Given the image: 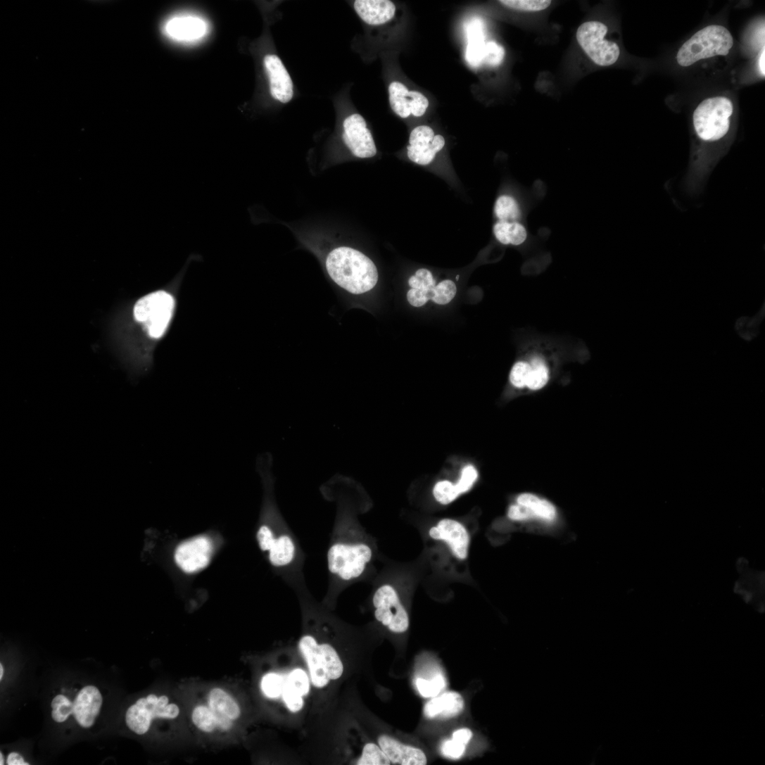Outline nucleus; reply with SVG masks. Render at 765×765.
Listing matches in <instances>:
<instances>
[{
	"mask_svg": "<svg viewBox=\"0 0 765 765\" xmlns=\"http://www.w3.org/2000/svg\"><path fill=\"white\" fill-rule=\"evenodd\" d=\"M323 496L336 502V515L327 553V601L364 580L375 552L361 526L362 490L351 479L336 477L321 489Z\"/></svg>",
	"mask_w": 765,
	"mask_h": 765,
	"instance_id": "obj_1",
	"label": "nucleus"
},
{
	"mask_svg": "<svg viewBox=\"0 0 765 765\" xmlns=\"http://www.w3.org/2000/svg\"><path fill=\"white\" fill-rule=\"evenodd\" d=\"M272 460L267 455L258 461V470L267 491L264 506V522L270 527L273 543L267 552L270 564L284 571L286 581L298 579L304 576L305 555L301 543L279 514L272 498L274 477L271 470Z\"/></svg>",
	"mask_w": 765,
	"mask_h": 765,
	"instance_id": "obj_2",
	"label": "nucleus"
},
{
	"mask_svg": "<svg viewBox=\"0 0 765 765\" xmlns=\"http://www.w3.org/2000/svg\"><path fill=\"white\" fill-rule=\"evenodd\" d=\"M326 268L337 284L353 294L369 291L379 279L374 263L361 252L350 248L333 251L327 258Z\"/></svg>",
	"mask_w": 765,
	"mask_h": 765,
	"instance_id": "obj_3",
	"label": "nucleus"
},
{
	"mask_svg": "<svg viewBox=\"0 0 765 765\" xmlns=\"http://www.w3.org/2000/svg\"><path fill=\"white\" fill-rule=\"evenodd\" d=\"M241 715V707L232 694L222 688L215 687L194 706L191 720L204 734L225 733L232 731Z\"/></svg>",
	"mask_w": 765,
	"mask_h": 765,
	"instance_id": "obj_4",
	"label": "nucleus"
},
{
	"mask_svg": "<svg viewBox=\"0 0 765 765\" xmlns=\"http://www.w3.org/2000/svg\"><path fill=\"white\" fill-rule=\"evenodd\" d=\"M728 30L719 25H711L696 33L679 50L677 61L683 67L717 56H727L733 46Z\"/></svg>",
	"mask_w": 765,
	"mask_h": 765,
	"instance_id": "obj_5",
	"label": "nucleus"
},
{
	"mask_svg": "<svg viewBox=\"0 0 765 765\" xmlns=\"http://www.w3.org/2000/svg\"><path fill=\"white\" fill-rule=\"evenodd\" d=\"M733 113V104L726 97L704 100L695 109L693 116L699 137L706 141H716L724 137L729 130Z\"/></svg>",
	"mask_w": 765,
	"mask_h": 765,
	"instance_id": "obj_6",
	"label": "nucleus"
},
{
	"mask_svg": "<svg viewBox=\"0 0 765 765\" xmlns=\"http://www.w3.org/2000/svg\"><path fill=\"white\" fill-rule=\"evenodd\" d=\"M181 714L179 705L167 695H149L131 706L126 714L130 730L144 735L150 730L155 719L175 720Z\"/></svg>",
	"mask_w": 765,
	"mask_h": 765,
	"instance_id": "obj_7",
	"label": "nucleus"
},
{
	"mask_svg": "<svg viewBox=\"0 0 765 765\" xmlns=\"http://www.w3.org/2000/svg\"><path fill=\"white\" fill-rule=\"evenodd\" d=\"M175 308L173 297L164 291L141 298L134 308L136 320L143 324L148 334L160 339L165 334Z\"/></svg>",
	"mask_w": 765,
	"mask_h": 765,
	"instance_id": "obj_8",
	"label": "nucleus"
},
{
	"mask_svg": "<svg viewBox=\"0 0 765 765\" xmlns=\"http://www.w3.org/2000/svg\"><path fill=\"white\" fill-rule=\"evenodd\" d=\"M372 604L376 619L389 631L395 633L407 631L408 614L396 586L389 582L378 585L374 590Z\"/></svg>",
	"mask_w": 765,
	"mask_h": 765,
	"instance_id": "obj_9",
	"label": "nucleus"
},
{
	"mask_svg": "<svg viewBox=\"0 0 765 765\" xmlns=\"http://www.w3.org/2000/svg\"><path fill=\"white\" fill-rule=\"evenodd\" d=\"M607 32L608 28L605 25L592 21L580 26L576 34L580 46L589 58L600 66L613 65L620 56L618 45L605 39Z\"/></svg>",
	"mask_w": 765,
	"mask_h": 765,
	"instance_id": "obj_10",
	"label": "nucleus"
},
{
	"mask_svg": "<svg viewBox=\"0 0 765 765\" xmlns=\"http://www.w3.org/2000/svg\"><path fill=\"white\" fill-rule=\"evenodd\" d=\"M429 536L432 539L446 543L457 559H467L471 538L467 529L460 521L449 518L443 519L429 529Z\"/></svg>",
	"mask_w": 765,
	"mask_h": 765,
	"instance_id": "obj_11",
	"label": "nucleus"
},
{
	"mask_svg": "<svg viewBox=\"0 0 765 765\" xmlns=\"http://www.w3.org/2000/svg\"><path fill=\"white\" fill-rule=\"evenodd\" d=\"M213 545L206 536H198L179 545L175 559L178 567L187 574H194L206 568L211 558Z\"/></svg>",
	"mask_w": 765,
	"mask_h": 765,
	"instance_id": "obj_12",
	"label": "nucleus"
},
{
	"mask_svg": "<svg viewBox=\"0 0 765 765\" xmlns=\"http://www.w3.org/2000/svg\"><path fill=\"white\" fill-rule=\"evenodd\" d=\"M409 143L407 148L409 159L418 165H426L443 150L445 140L441 135L434 136L431 128L421 126L412 130Z\"/></svg>",
	"mask_w": 765,
	"mask_h": 765,
	"instance_id": "obj_13",
	"label": "nucleus"
},
{
	"mask_svg": "<svg viewBox=\"0 0 765 765\" xmlns=\"http://www.w3.org/2000/svg\"><path fill=\"white\" fill-rule=\"evenodd\" d=\"M343 140L354 156L369 158L377 153L373 137L364 118L358 114L348 117L344 122Z\"/></svg>",
	"mask_w": 765,
	"mask_h": 765,
	"instance_id": "obj_14",
	"label": "nucleus"
},
{
	"mask_svg": "<svg viewBox=\"0 0 765 765\" xmlns=\"http://www.w3.org/2000/svg\"><path fill=\"white\" fill-rule=\"evenodd\" d=\"M389 101L393 111L403 119L410 115L422 117L429 106L428 99L421 93L409 91L402 83L392 82L388 88Z\"/></svg>",
	"mask_w": 765,
	"mask_h": 765,
	"instance_id": "obj_15",
	"label": "nucleus"
},
{
	"mask_svg": "<svg viewBox=\"0 0 765 765\" xmlns=\"http://www.w3.org/2000/svg\"><path fill=\"white\" fill-rule=\"evenodd\" d=\"M272 96L283 103L293 96V84L282 60L276 55H268L264 60Z\"/></svg>",
	"mask_w": 765,
	"mask_h": 765,
	"instance_id": "obj_16",
	"label": "nucleus"
},
{
	"mask_svg": "<svg viewBox=\"0 0 765 765\" xmlns=\"http://www.w3.org/2000/svg\"><path fill=\"white\" fill-rule=\"evenodd\" d=\"M102 696L94 686H87L77 694L73 704V715L83 728L93 726L102 705Z\"/></svg>",
	"mask_w": 765,
	"mask_h": 765,
	"instance_id": "obj_17",
	"label": "nucleus"
},
{
	"mask_svg": "<svg viewBox=\"0 0 765 765\" xmlns=\"http://www.w3.org/2000/svg\"><path fill=\"white\" fill-rule=\"evenodd\" d=\"M299 648L307 662L313 685L318 688L325 687L331 679L325 670L315 638L311 635L303 636L299 642Z\"/></svg>",
	"mask_w": 765,
	"mask_h": 765,
	"instance_id": "obj_18",
	"label": "nucleus"
},
{
	"mask_svg": "<svg viewBox=\"0 0 765 765\" xmlns=\"http://www.w3.org/2000/svg\"><path fill=\"white\" fill-rule=\"evenodd\" d=\"M379 744L391 762L401 765H424L426 757L419 749L404 745L388 735H381Z\"/></svg>",
	"mask_w": 765,
	"mask_h": 765,
	"instance_id": "obj_19",
	"label": "nucleus"
},
{
	"mask_svg": "<svg viewBox=\"0 0 765 765\" xmlns=\"http://www.w3.org/2000/svg\"><path fill=\"white\" fill-rule=\"evenodd\" d=\"M207 32L206 23L192 16H180L167 21L165 32L172 39L181 42H194L202 38Z\"/></svg>",
	"mask_w": 765,
	"mask_h": 765,
	"instance_id": "obj_20",
	"label": "nucleus"
},
{
	"mask_svg": "<svg viewBox=\"0 0 765 765\" xmlns=\"http://www.w3.org/2000/svg\"><path fill=\"white\" fill-rule=\"evenodd\" d=\"M354 8L359 17L369 25H380L391 20L396 6L388 0H358Z\"/></svg>",
	"mask_w": 765,
	"mask_h": 765,
	"instance_id": "obj_21",
	"label": "nucleus"
},
{
	"mask_svg": "<svg viewBox=\"0 0 765 765\" xmlns=\"http://www.w3.org/2000/svg\"><path fill=\"white\" fill-rule=\"evenodd\" d=\"M464 709V701L462 695L449 692L428 702L424 706V714L428 719H450L460 714Z\"/></svg>",
	"mask_w": 765,
	"mask_h": 765,
	"instance_id": "obj_22",
	"label": "nucleus"
},
{
	"mask_svg": "<svg viewBox=\"0 0 765 765\" xmlns=\"http://www.w3.org/2000/svg\"><path fill=\"white\" fill-rule=\"evenodd\" d=\"M468 45L466 51V60L473 68H478L483 64L486 47L483 25L481 20H472L467 25Z\"/></svg>",
	"mask_w": 765,
	"mask_h": 765,
	"instance_id": "obj_23",
	"label": "nucleus"
},
{
	"mask_svg": "<svg viewBox=\"0 0 765 765\" xmlns=\"http://www.w3.org/2000/svg\"><path fill=\"white\" fill-rule=\"evenodd\" d=\"M493 232L498 241L504 245L519 246L527 236L525 228L517 222H498Z\"/></svg>",
	"mask_w": 765,
	"mask_h": 765,
	"instance_id": "obj_24",
	"label": "nucleus"
},
{
	"mask_svg": "<svg viewBox=\"0 0 765 765\" xmlns=\"http://www.w3.org/2000/svg\"><path fill=\"white\" fill-rule=\"evenodd\" d=\"M517 503L526 507L536 517L545 520L552 521L557 515L556 509L552 503L530 493L519 495Z\"/></svg>",
	"mask_w": 765,
	"mask_h": 765,
	"instance_id": "obj_25",
	"label": "nucleus"
},
{
	"mask_svg": "<svg viewBox=\"0 0 765 765\" xmlns=\"http://www.w3.org/2000/svg\"><path fill=\"white\" fill-rule=\"evenodd\" d=\"M327 676L331 680L339 679L343 674V665L336 650L331 645H319Z\"/></svg>",
	"mask_w": 765,
	"mask_h": 765,
	"instance_id": "obj_26",
	"label": "nucleus"
},
{
	"mask_svg": "<svg viewBox=\"0 0 765 765\" xmlns=\"http://www.w3.org/2000/svg\"><path fill=\"white\" fill-rule=\"evenodd\" d=\"M495 213L499 222H515L520 216V210L514 198L502 196L496 201Z\"/></svg>",
	"mask_w": 765,
	"mask_h": 765,
	"instance_id": "obj_27",
	"label": "nucleus"
},
{
	"mask_svg": "<svg viewBox=\"0 0 765 765\" xmlns=\"http://www.w3.org/2000/svg\"><path fill=\"white\" fill-rule=\"evenodd\" d=\"M432 494L436 501L443 505L453 503L461 495L456 483L448 479L437 481L433 486Z\"/></svg>",
	"mask_w": 765,
	"mask_h": 765,
	"instance_id": "obj_28",
	"label": "nucleus"
},
{
	"mask_svg": "<svg viewBox=\"0 0 765 765\" xmlns=\"http://www.w3.org/2000/svg\"><path fill=\"white\" fill-rule=\"evenodd\" d=\"M530 365L531 371L526 387L533 391L541 389L550 379L549 369L539 358L533 359Z\"/></svg>",
	"mask_w": 765,
	"mask_h": 765,
	"instance_id": "obj_29",
	"label": "nucleus"
},
{
	"mask_svg": "<svg viewBox=\"0 0 765 765\" xmlns=\"http://www.w3.org/2000/svg\"><path fill=\"white\" fill-rule=\"evenodd\" d=\"M502 6L521 12H539L548 9L552 5L549 0H501Z\"/></svg>",
	"mask_w": 765,
	"mask_h": 765,
	"instance_id": "obj_30",
	"label": "nucleus"
},
{
	"mask_svg": "<svg viewBox=\"0 0 765 765\" xmlns=\"http://www.w3.org/2000/svg\"><path fill=\"white\" fill-rule=\"evenodd\" d=\"M390 764V759L382 749L373 743H369L365 746L362 755L358 763L359 765H389Z\"/></svg>",
	"mask_w": 765,
	"mask_h": 765,
	"instance_id": "obj_31",
	"label": "nucleus"
},
{
	"mask_svg": "<svg viewBox=\"0 0 765 765\" xmlns=\"http://www.w3.org/2000/svg\"><path fill=\"white\" fill-rule=\"evenodd\" d=\"M286 677L276 674H269L264 676L261 683L262 690L269 698L280 697L284 690Z\"/></svg>",
	"mask_w": 765,
	"mask_h": 765,
	"instance_id": "obj_32",
	"label": "nucleus"
},
{
	"mask_svg": "<svg viewBox=\"0 0 765 765\" xmlns=\"http://www.w3.org/2000/svg\"><path fill=\"white\" fill-rule=\"evenodd\" d=\"M416 686L422 697L426 698L434 697L444 690L446 682L442 676H437L431 681L418 678Z\"/></svg>",
	"mask_w": 765,
	"mask_h": 765,
	"instance_id": "obj_33",
	"label": "nucleus"
},
{
	"mask_svg": "<svg viewBox=\"0 0 765 765\" xmlns=\"http://www.w3.org/2000/svg\"><path fill=\"white\" fill-rule=\"evenodd\" d=\"M457 291V286L454 282L445 280L434 287L431 300L437 304L446 305L453 300Z\"/></svg>",
	"mask_w": 765,
	"mask_h": 765,
	"instance_id": "obj_34",
	"label": "nucleus"
},
{
	"mask_svg": "<svg viewBox=\"0 0 765 765\" xmlns=\"http://www.w3.org/2000/svg\"><path fill=\"white\" fill-rule=\"evenodd\" d=\"M53 719L58 723L65 721L73 714V704L65 696H56L51 704Z\"/></svg>",
	"mask_w": 765,
	"mask_h": 765,
	"instance_id": "obj_35",
	"label": "nucleus"
},
{
	"mask_svg": "<svg viewBox=\"0 0 765 765\" xmlns=\"http://www.w3.org/2000/svg\"><path fill=\"white\" fill-rule=\"evenodd\" d=\"M286 685L302 697L306 695L310 690V683L308 676L301 669H296L292 671L288 677H286Z\"/></svg>",
	"mask_w": 765,
	"mask_h": 765,
	"instance_id": "obj_36",
	"label": "nucleus"
},
{
	"mask_svg": "<svg viewBox=\"0 0 765 765\" xmlns=\"http://www.w3.org/2000/svg\"><path fill=\"white\" fill-rule=\"evenodd\" d=\"M479 478V472L476 467L471 464L462 467L460 471L459 479L456 482L461 495L469 492L474 486Z\"/></svg>",
	"mask_w": 765,
	"mask_h": 765,
	"instance_id": "obj_37",
	"label": "nucleus"
},
{
	"mask_svg": "<svg viewBox=\"0 0 765 765\" xmlns=\"http://www.w3.org/2000/svg\"><path fill=\"white\" fill-rule=\"evenodd\" d=\"M408 283L412 289L424 290L432 294L436 286V282L431 272L426 269L417 270L415 275L410 277Z\"/></svg>",
	"mask_w": 765,
	"mask_h": 765,
	"instance_id": "obj_38",
	"label": "nucleus"
},
{
	"mask_svg": "<svg viewBox=\"0 0 765 765\" xmlns=\"http://www.w3.org/2000/svg\"><path fill=\"white\" fill-rule=\"evenodd\" d=\"M530 371V364L524 362L516 363L513 366L510 374L511 384L517 388L526 387Z\"/></svg>",
	"mask_w": 765,
	"mask_h": 765,
	"instance_id": "obj_39",
	"label": "nucleus"
},
{
	"mask_svg": "<svg viewBox=\"0 0 765 765\" xmlns=\"http://www.w3.org/2000/svg\"><path fill=\"white\" fill-rule=\"evenodd\" d=\"M505 51L502 46L494 42L486 43L483 63L490 66H498L502 63Z\"/></svg>",
	"mask_w": 765,
	"mask_h": 765,
	"instance_id": "obj_40",
	"label": "nucleus"
},
{
	"mask_svg": "<svg viewBox=\"0 0 765 765\" xmlns=\"http://www.w3.org/2000/svg\"><path fill=\"white\" fill-rule=\"evenodd\" d=\"M466 745L454 739L446 740L442 747V752L444 756L451 759L462 757L466 750Z\"/></svg>",
	"mask_w": 765,
	"mask_h": 765,
	"instance_id": "obj_41",
	"label": "nucleus"
},
{
	"mask_svg": "<svg viewBox=\"0 0 765 765\" xmlns=\"http://www.w3.org/2000/svg\"><path fill=\"white\" fill-rule=\"evenodd\" d=\"M282 695L288 709L291 712H297L302 709L303 706L302 696L289 689L286 685Z\"/></svg>",
	"mask_w": 765,
	"mask_h": 765,
	"instance_id": "obj_42",
	"label": "nucleus"
},
{
	"mask_svg": "<svg viewBox=\"0 0 765 765\" xmlns=\"http://www.w3.org/2000/svg\"><path fill=\"white\" fill-rule=\"evenodd\" d=\"M432 297V293L416 289H411L407 294L408 302L414 307L423 306Z\"/></svg>",
	"mask_w": 765,
	"mask_h": 765,
	"instance_id": "obj_43",
	"label": "nucleus"
},
{
	"mask_svg": "<svg viewBox=\"0 0 765 765\" xmlns=\"http://www.w3.org/2000/svg\"><path fill=\"white\" fill-rule=\"evenodd\" d=\"M507 516L513 521H524L536 517L529 508L517 503L509 507Z\"/></svg>",
	"mask_w": 765,
	"mask_h": 765,
	"instance_id": "obj_44",
	"label": "nucleus"
},
{
	"mask_svg": "<svg viewBox=\"0 0 765 765\" xmlns=\"http://www.w3.org/2000/svg\"><path fill=\"white\" fill-rule=\"evenodd\" d=\"M472 736L473 733L471 730L468 728H462L456 731L453 733V739L467 745L471 740Z\"/></svg>",
	"mask_w": 765,
	"mask_h": 765,
	"instance_id": "obj_45",
	"label": "nucleus"
},
{
	"mask_svg": "<svg viewBox=\"0 0 765 765\" xmlns=\"http://www.w3.org/2000/svg\"><path fill=\"white\" fill-rule=\"evenodd\" d=\"M8 765H28L22 755L17 752H11L8 757Z\"/></svg>",
	"mask_w": 765,
	"mask_h": 765,
	"instance_id": "obj_46",
	"label": "nucleus"
},
{
	"mask_svg": "<svg viewBox=\"0 0 765 765\" xmlns=\"http://www.w3.org/2000/svg\"><path fill=\"white\" fill-rule=\"evenodd\" d=\"M764 57H765V53H764V49H763V51H762V52H761V53L760 55V58H759V69H760L761 74L763 76L765 75V64H764L765 58H764Z\"/></svg>",
	"mask_w": 765,
	"mask_h": 765,
	"instance_id": "obj_47",
	"label": "nucleus"
},
{
	"mask_svg": "<svg viewBox=\"0 0 765 765\" xmlns=\"http://www.w3.org/2000/svg\"><path fill=\"white\" fill-rule=\"evenodd\" d=\"M4 674V669L3 665L1 664V665H0V680H1V681L3 680Z\"/></svg>",
	"mask_w": 765,
	"mask_h": 765,
	"instance_id": "obj_48",
	"label": "nucleus"
},
{
	"mask_svg": "<svg viewBox=\"0 0 765 765\" xmlns=\"http://www.w3.org/2000/svg\"><path fill=\"white\" fill-rule=\"evenodd\" d=\"M0 759H1V760H0V764H1V765L4 764H5V762H4V761H4V755H3V753H2V752H1V753H0Z\"/></svg>",
	"mask_w": 765,
	"mask_h": 765,
	"instance_id": "obj_49",
	"label": "nucleus"
}]
</instances>
